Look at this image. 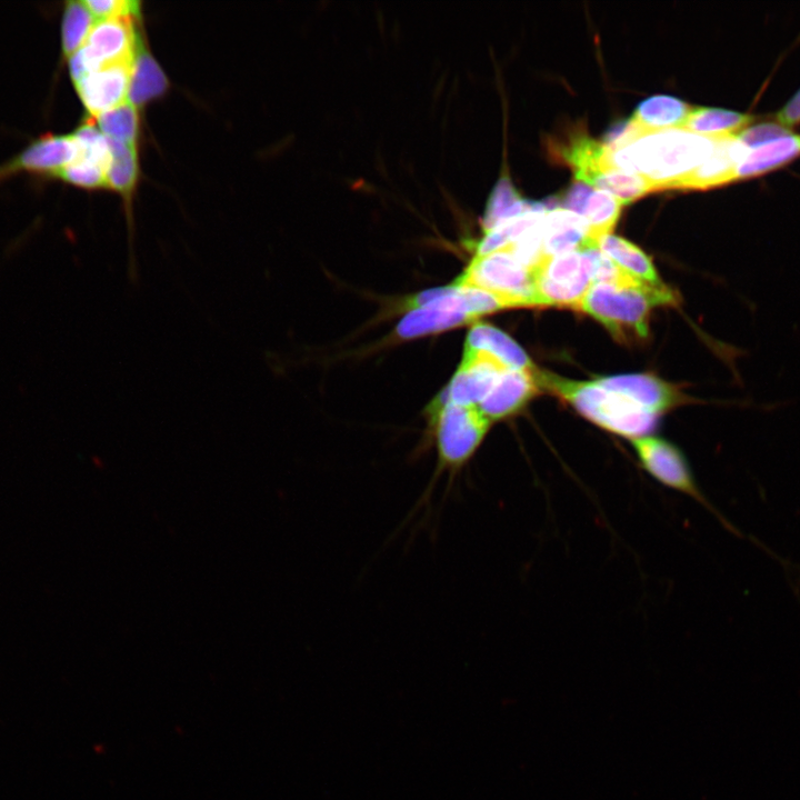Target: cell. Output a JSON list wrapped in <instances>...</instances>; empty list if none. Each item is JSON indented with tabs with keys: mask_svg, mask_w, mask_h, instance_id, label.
<instances>
[{
	"mask_svg": "<svg viewBox=\"0 0 800 800\" xmlns=\"http://www.w3.org/2000/svg\"><path fill=\"white\" fill-rule=\"evenodd\" d=\"M778 124L789 128L800 122V89L776 116Z\"/></svg>",
	"mask_w": 800,
	"mask_h": 800,
	"instance_id": "obj_34",
	"label": "cell"
},
{
	"mask_svg": "<svg viewBox=\"0 0 800 800\" xmlns=\"http://www.w3.org/2000/svg\"><path fill=\"white\" fill-rule=\"evenodd\" d=\"M464 351H481L497 360L508 370H532L523 349L500 329L478 322L471 327L464 342Z\"/></svg>",
	"mask_w": 800,
	"mask_h": 800,
	"instance_id": "obj_16",
	"label": "cell"
},
{
	"mask_svg": "<svg viewBox=\"0 0 800 800\" xmlns=\"http://www.w3.org/2000/svg\"><path fill=\"white\" fill-rule=\"evenodd\" d=\"M540 389L572 404L599 427L631 439L653 431L657 416L630 399L607 390L596 381H574L547 371H534Z\"/></svg>",
	"mask_w": 800,
	"mask_h": 800,
	"instance_id": "obj_3",
	"label": "cell"
},
{
	"mask_svg": "<svg viewBox=\"0 0 800 800\" xmlns=\"http://www.w3.org/2000/svg\"><path fill=\"white\" fill-rule=\"evenodd\" d=\"M53 178L87 189L107 187V171L103 167L83 159H78L59 171Z\"/></svg>",
	"mask_w": 800,
	"mask_h": 800,
	"instance_id": "obj_30",
	"label": "cell"
},
{
	"mask_svg": "<svg viewBox=\"0 0 800 800\" xmlns=\"http://www.w3.org/2000/svg\"><path fill=\"white\" fill-rule=\"evenodd\" d=\"M532 271L538 307L579 310L593 284L591 260L586 249L543 257Z\"/></svg>",
	"mask_w": 800,
	"mask_h": 800,
	"instance_id": "obj_6",
	"label": "cell"
},
{
	"mask_svg": "<svg viewBox=\"0 0 800 800\" xmlns=\"http://www.w3.org/2000/svg\"><path fill=\"white\" fill-rule=\"evenodd\" d=\"M748 150L737 136L719 138L712 153L674 189H708L736 180L737 167Z\"/></svg>",
	"mask_w": 800,
	"mask_h": 800,
	"instance_id": "obj_13",
	"label": "cell"
},
{
	"mask_svg": "<svg viewBox=\"0 0 800 800\" xmlns=\"http://www.w3.org/2000/svg\"><path fill=\"white\" fill-rule=\"evenodd\" d=\"M532 370H504L488 396L477 406L491 422L521 409L540 388Z\"/></svg>",
	"mask_w": 800,
	"mask_h": 800,
	"instance_id": "obj_14",
	"label": "cell"
},
{
	"mask_svg": "<svg viewBox=\"0 0 800 800\" xmlns=\"http://www.w3.org/2000/svg\"><path fill=\"white\" fill-rule=\"evenodd\" d=\"M562 159L573 169L577 181L589 182L599 173L612 168L610 150L603 142L578 133L560 151Z\"/></svg>",
	"mask_w": 800,
	"mask_h": 800,
	"instance_id": "obj_19",
	"label": "cell"
},
{
	"mask_svg": "<svg viewBox=\"0 0 800 800\" xmlns=\"http://www.w3.org/2000/svg\"><path fill=\"white\" fill-rule=\"evenodd\" d=\"M591 244L586 220L578 213L554 208L547 212L542 223L543 257L581 250Z\"/></svg>",
	"mask_w": 800,
	"mask_h": 800,
	"instance_id": "obj_15",
	"label": "cell"
},
{
	"mask_svg": "<svg viewBox=\"0 0 800 800\" xmlns=\"http://www.w3.org/2000/svg\"><path fill=\"white\" fill-rule=\"evenodd\" d=\"M96 19H134L140 14V3L132 0H86L82 1Z\"/></svg>",
	"mask_w": 800,
	"mask_h": 800,
	"instance_id": "obj_31",
	"label": "cell"
},
{
	"mask_svg": "<svg viewBox=\"0 0 800 800\" xmlns=\"http://www.w3.org/2000/svg\"><path fill=\"white\" fill-rule=\"evenodd\" d=\"M677 302V293L666 284H650L626 271L614 282L593 283L579 310L601 322L621 342H633L648 337L654 306Z\"/></svg>",
	"mask_w": 800,
	"mask_h": 800,
	"instance_id": "obj_2",
	"label": "cell"
},
{
	"mask_svg": "<svg viewBox=\"0 0 800 800\" xmlns=\"http://www.w3.org/2000/svg\"><path fill=\"white\" fill-rule=\"evenodd\" d=\"M132 62L101 67L74 82L79 97L91 116L99 117L128 99Z\"/></svg>",
	"mask_w": 800,
	"mask_h": 800,
	"instance_id": "obj_11",
	"label": "cell"
},
{
	"mask_svg": "<svg viewBox=\"0 0 800 800\" xmlns=\"http://www.w3.org/2000/svg\"><path fill=\"white\" fill-rule=\"evenodd\" d=\"M168 79L153 57L139 47L131 70L128 101L136 107L162 96Z\"/></svg>",
	"mask_w": 800,
	"mask_h": 800,
	"instance_id": "obj_23",
	"label": "cell"
},
{
	"mask_svg": "<svg viewBox=\"0 0 800 800\" xmlns=\"http://www.w3.org/2000/svg\"><path fill=\"white\" fill-rule=\"evenodd\" d=\"M96 18L81 1H68L66 3L62 20V50L66 57L72 56L82 47Z\"/></svg>",
	"mask_w": 800,
	"mask_h": 800,
	"instance_id": "obj_29",
	"label": "cell"
},
{
	"mask_svg": "<svg viewBox=\"0 0 800 800\" xmlns=\"http://www.w3.org/2000/svg\"><path fill=\"white\" fill-rule=\"evenodd\" d=\"M594 381L654 414L679 406L687 399L674 386L651 374L612 376Z\"/></svg>",
	"mask_w": 800,
	"mask_h": 800,
	"instance_id": "obj_12",
	"label": "cell"
},
{
	"mask_svg": "<svg viewBox=\"0 0 800 800\" xmlns=\"http://www.w3.org/2000/svg\"><path fill=\"white\" fill-rule=\"evenodd\" d=\"M690 109L689 104L676 97L652 96L638 104L631 120L643 134L670 128H680Z\"/></svg>",
	"mask_w": 800,
	"mask_h": 800,
	"instance_id": "obj_20",
	"label": "cell"
},
{
	"mask_svg": "<svg viewBox=\"0 0 800 800\" xmlns=\"http://www.w3.org/2000/svg\"><path fill=\"white\" fill-rule=\"evenodd\" d=\"M97 124L107 138L134 146L139 132L137 107L127 100L97 117Z\"/></svg>",
	"mask_w": 800,
	"mask_h": 800,
	"instance_id": "obj_27",
	"label": "cell"
},
{
	"mask_svg": "<svg viewBox=\"0 0 800 800\" xmlns=\"http://www.w3.org/2000/svg\"><path fill=\"white\" fill-rule=\"evenodd\" d=\"M107 140L111 154L107 169V187L128 196L131 193L138 177L136 148L109 138Z\"/></svg>",
	"mask_w": 800,
	"mask_h": 800,
	"instance_id": "obj_26",
	"label": "cell"
},
{
	"mask_svg": "<svg viewBox=\"0 0 800 800\" xmlns=\"http://www.w3.org/2000/svg\"><path fill=\"white\" fill-rule=\"evenodd\" d=\"M622 204L608 191L601 189L590 191L580 216L587 222L588 236L592 246L598 247V240L610 233L620 216Z\"/></svg>",
	"mask_w": 800,
	"mask_h": 800,
	"instance_id": "obj_24",
	"label": "cell"
},
{
	"mask_svg": "<svg viewBox=\"0 0 800 800\" xmlns=\"http://www.w3.org/2000/svg\"><path fill=\"white\" fill-rule=\"evenodd\" d=\"M131 18H112L94 23L80 49L69 57L73 82L101 67L132 62L140 47Z\"/></svg>",
	"mask_w": 800,
	"mask_h": 800,
	"instance_id": "obj_7",
	"label": "cell"
},
{
	"mask_svg": "<svg viewBox=\"0 0 800 800\" xmlns=\"http://www.w3.org/2000/svg\"><path fill=\"white\" fill-rule=\"evenodd\" d=\"M592 188L581 181L572 183L567 194L562 200L561 208L573 211L578 214L581 213L587 197L589 196Z\"/></svg>",
	"mask_w": 800,
	"mask_h": 800,
	"instance_id": "obj_33",
	"label": "cell"
},
{
	"mask_svg": "<svg viewBox=\"0 0 800 800\" xmlns=\"http://www.w3.org/2000/svg\"><path fill=\"white\" fill-rule=\"evenodd\" d=\"M790 133L789 129L778 123H762L746 128L736 136L748 149H753L768 141Z\"/></svg>",
	"mask_w": 800,
	"mask_h": 800,
	"instance_id": "obj_32",
	"label": "cell"
},
{
	"mask_svg": "<svg viewBox=\"0 0 800 800\" xmlns=\"http://www.w3.org/2000/svg\"><path fill=\"white\" fill-rule=\"evenodd\" d=\"M506 369L501 363L481 351H463L462 361L434 407L446 402L460 406H478L491 391Z\"/></svg>",
	"mask_w": 800,
	"mask_h": 800,
	"instance_id": "obj_9",
	"label": "cell"
},
{
	"mask_svg": "<svg viewBox=\"0 0 800 800\" xmlns=\"http://www.w3.org/2000/svg\"><path fill=\"white\" fill-rule=\"evenodd\" d=\"M434 408L433 426L439 459L438 469L424 489L418 506L430 500L441 472H448L449 481L452 482L454 476L476 453L490 426V421L477 406L446 402Z\"/></svg>",
	"mask_w": 800,
	"mask_h": 800,
	"instance_id": "obj_4",
	"label": "cell"
},
{
	"mask_svg": "<svg viewBox=\"0 0 800 800\" xmlns=\"http://www.w3.org/2000/svg\"><path fill=\"white\" fill-rule=\"evenodd\" d=\"M643 469L663 486L681 492L712 511L733 532L737 530L710 504L699 489L683 454L668 441L657 437L632 439Z\"/></svg>",
	"mask_w": 800,
	"mask_h": 800,
	"instance_id": "obj_8",
	"label": "cell"
},
{
	"mask_svg": "<svg viewBox=\"0 0 800 800\" xmlns=\"http://www.w3.org/2000/svg\"><path fill=\"white\" fill-rule=\"evenodd\" d=\"M800 156V136L787 134L749 149L736 170V180L752 178Z\"/></svg>",
	"mask_w": 800,
	"mask_h": 800,
	"instance_id": "obj_18",
	"label": "cell"
},
{
	"mask_svg": "<svg viewBox=\"0 0 800 800\" xmlns=\"http://www.w3.org/2000/svg\"><path fill=\"white\" fill-rule=\"evenodd\" d=\"M753 120L754 118L750 114L699 107L690 109L680 128L700 136L722 138L736 136Z\"/></svg>",
	"mask_w": 800,
	"mask_h": 800,
	"instance_id": "obj_21",
	"label": "cell"
},
{
	"mask_svg": "<svg viewBox=\"0 0 800 800\" xmlns=\"http://www.w3.org/2000/svg\"><path fill=\"white\" fill-rule=\"evenodd\" d=\"M718 139L681 128L652 131L610 150V163L614 169L642 176L653 191L674 189L712 153Z\"/></svg>",
	"mask_w": 800,
	"mask_h": 800,
	"instance_id": "obj_1",
	"label": "cell"
},
{
	"mask_svg": "<svg viewBox=\"0 0 800 800\" xmlns=\"http://www.w3.org/2000/svg\"><path fill=\"white\" fill-rule=\"evenodd\" d=\"M538 202L522 199L508 177L501 179L490 193L484 218V230L491 229L500 222L512 219L523 212L536 208Z\"/></svg>",
	"mask_w": 800,
	"mask_h": 800,
	"instance_id": "obj_25",
	"label": "cell"
},
{
	"mask_svg": "<svg viewBox=\"0 0 800 800\" xmlns=\"http://www.w3.org/2000/svg\"><path fill=\"white\" fill-rule=\"evenodd\" d=\"M597 246L618 267L637 279L650 284L662 283L650 258L628 240L609 233L601 237Z\"/></svg>",
	"mask_w": 800,
	"mask_h": 800,
	"instance_id": "obj_22",
	"label": "cell"
},
{
	"mask_svg": "<svg viewBox=\"0 0 800 800\" xmlns=\"http://www.w3.org/2000/svg\"><path fill=\"white\" fill-rule=\"evenodd\" d=\"M474 319L469 314L438 301L409 310L396 327L401 339H413L452 329Z\"/></svg>",
	"mask_w": 800,
	"mask_h": 800,
	"instance_id": "obj_17",
	"label": "cell"
},
{
	"mask_svg": "<svg viewBox=\"0 0 800 800\" xmlns=\"http://www.w3.org/2000/svg\"><path fill=\"white\" fill-rule=\"evenodd\" d=\"M589 186L612 193L623 204L653 191L651 183L642 176L619 169H609L599 173Z\"/></svg>",
	"mask_w": 800,
	"mask_h": 800,
	"instance_id": "obj_28",
	"label": "cell"
},
{
	"mask_svg": "<svg viewBox=\"0 0 800 800\" xmlns=\"http://www.w3.org/2000/svg\"><path fill=\"white\" fill-rule=\"evenodd\" d=\"M454 284L491 291L513 308L538 307L532 268L507 249L474 256Z\"/></svg>",
	"mask_w": 800,
	"mask_h": 800,
	"instance_id": "obj_5",
	"label": "cell"
},
{
	"mask_svg": "<svg viewBox=\"0 0 800 800\" xmlns=\"http://www.w3.org/2000/svg\"><path fill=\"white\" fill-rule=\"evenodd\" d=\"M79 156L80 149L72 134H46L0 166V180L21 171L54 177Z\"/></svg>",
	"mask_w": 800,
	"mask_h": 800,
	"instance_id": "obj_10",
	"label": "cell"
}]
</instances>
